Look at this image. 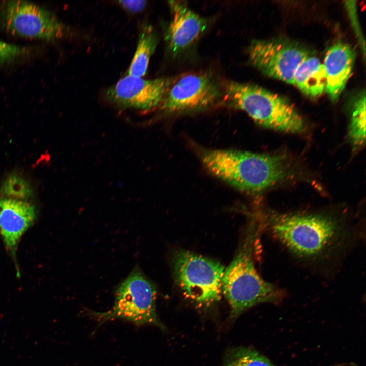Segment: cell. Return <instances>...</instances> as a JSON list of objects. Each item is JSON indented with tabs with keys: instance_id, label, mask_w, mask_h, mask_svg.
Listing matches in <instances>:
<instances>
[{
	"instance_id": "cell-1",
	"label": "cell",
	"mask_w": 366,
	"mask_h": 366,
	"mask_svg": "<svg viewBox=\"0 0 366 366\" xmlns=\"http://www.w3.org/2000/svg\"><path fill=\"white\" fill-rule=\"evenodd\" d=\"M259 223L296 259L313 265L338 260L355 237L352 224L330 213H280L266 211Z\"/></svg>"
},
{
	"instance_id": "cell-2",
	"label": "cell",
	"mask_w": 366,
	"mask_h": 366,
	"mask_svg": "<svg viewBox=\"0 0 366 366\" xmlns=\"http://www.w3.org/2000/svg\"><path fill=\"white\" fill-rule=\"evenodd\" d=\"M200 158L212 175L250 194L260 193L292 174L289 159L281 154L204 149Z\"/></svg>"
},
{
	"instance_id": "cell-3",
	"label": "cell",
	"mask_w": 366,
	"mask_h": 366,
	"mask_svg": "<svg viewBox=\"0 0 366 366\" xmlns=\"http://www.w3.org/2000/svg\"><path fill=\"white\" fill-rule=\"evenodd\" d=\"M261 228L256 221L249 224L238 252L225 269L222 293L229 304L232 319L259 304L279 303L285 297L283 290L264 280L255 268L254 248Z\"/></svg>"
},
{
	"instance_id": "cell-4",
	"label": "cell",
	"mask_w": 366,
	"mask_h": 366,
	"mask_svg": "<svg viewBox=\"0 0 366 366\" xmlns=\"http://www.w3.org/2000/svg\"><path fill=\"white\" fill-rule=\"evenodd\" d=\"M227 99L259 125L290 133H301L304 121L286 98L257 85L234 81L225 85Z\"/></svg>"
},
{
	"instance_id": "cell-5",
	"label": "cell",
	"mask_w": 366,
	"mask_h": 366,
	"mask_svg": "<svg viewBox=\"0 0 366 366\" xmlns=\"http://www.w3.org/2000/svg\"><path fill=\"white\" fill-rule=\"evenodd\" d=\"M174 280L183 296L200 307H208L222 295L225 268L219 261L180 250L172 259Z\"/></svg>"
},
{
	"instance_id": "cell-6",
	"label": "cell",
	"mask_w": 366,
	"mask_h": 366,
	"mask_svg": "<svg viewBox=\"0 0 366 366\" xmlns=\"http://www.w3.org/2000/svg\"><path fill=\"white\" fill-rule=\"evenodd\" d=\"M157 290L138 267L134 268L118 286L112 308L104 312L90 313L102 323L121 319L135 325H150L166 330L156 312Z\"/></svg>"
},
{
	"instance_id": "cell-7",
	"label": "cell",
	"mask_w": 366,
	"mask_h": 366,
	"mask_svg": "<svg viewBox=\"0 0 366 366\" xmlns=\"http://www.w3.org/2000/svg\"><path fill=\"white\" fill-rule=\"evenodd\" d=\"M0 23L13 34L51 41L61 38L66 31L65 25L52 12L22 0L0 4Z\"/></svg>"
},
{
	"instance_id": "cell-8",
	"label": "cell",
	"mask_w": 366,
	"mask_h": 366,
	"mask_svg": "<svg viewBox=\"0 0 366 366\" xmlns=\"http://www.w3.org/2000/svg\"><path fill=\"white\" fill-rule=\"evenodd\" d=\"M248 55L252 65L265 75L294 85L296 69L310 53L296 43L276 39L253 41Z\"/></svg>"
},
{
	"instance_id": "cell-9",
	"label": "cell",
	"mask_w": 366,
	"mask_h": 366,
	"mask_svg": "<svg viewBox=\"0 0 366 366\" xmlns=\"http://www.w3.org/2000/svg\"><path fill=\"white\" fill-rule=\"evenodd\" d=\"M220 95L218 86L209 75L188 74L173 82L160 107L168 113L200 109L214 104Z\"/></svg>"
},
{
	"instance_id": "cell-10",
	"label": "cell",
	"mask_w": 366,
	"mask_h": 366,
	"mask_svg": "<svg viewBox=\"0 0 366 366\" xmlns=\"http://www.w3.org/2000/svg\"><path fill=\"white\" fill-rule=\"evenodd\" d=\"M173 82L170 78L147 80L127 74L106 90L105 98L120 107L148 111L161 105Z\"/></svg>"
},
{
	"instance_id": "cell-11",
	"label": "cell",
	"mask_w": 366,
	"mask_h": 366,
	"mask_svg": "<svg viewBox=\"0 0 366 366\" xmlns=\"http://www.w3.org/2000/svg\"><path fill=\"white\" fill-rule=\"evenodd\" d=\"M172 18L169 24L165 39L173 54L191 46L206 30L207 21L180 1H169Z\"/></svg>"
},
{
	"instance_id": "cell-12",
	"label": "cell",
	"mask_w": 366,
	"mask_h": 366,
	"mask_svg": "<svg viewBox=\"0 0 366 366\" xmlns=\"http://www.w3.org/2000/svg\"><path fill=\"white\" fill-rule=\"evenodd\" d=\"M36 219L35 208L27 201L0 197V236L13 258L20 240Z\"/></svg>"
},
{
	"instance_id": "cell-13",
	"label": "cell",
	"mask_w": 366,
	"mask_h": 366,
	"mask_svg": "<svg viewBox=\"0 0 366 366\" xmlns=\"http://www.w3.org/2000/svg\"><path fill=\"white\" fill-rule=\"evenodd\" d=\"M356 57L348 44L338 42L326 52L323 64L326 76L325 92L336 101L344 90L353 71Z\"/></svg>"
},
{
	"instance_id": "cell-14",
	"label": "cell",
	"mask_w": 366,
	"mask_h": 366,
	"mask_svg": "<svg viewBox=\"0 0 366 366\" xmlns=\"http://www.w3.org/2000/svg\"><path fill=\"white\" fill-rule=\"evenodd\" d=\"M294 85L305 95L317 97L325 92L326 76L324 65L315 56H309L297 67Z\"/></svg>"
},
{
	"instance_id": "cell-15",
	"label": "cell",
	"mask_w": 366,
	"mask_h": 366,
	"mask_svg": "<svg viewBox=\"0 0 366 366\" xmlns=\"http://www.w3.org/2000/svg\"><path fill=\"white\" fill-rule=\"evenodd\" d=\"M157 43V36L151 26L144 27L140 32L135 54L127 71L128 75L138 77L145 75Z\"/></svg>"
},
{
	"instance_id": "cell-16",
	"label": "cell",
	"mask_w": 366,
	"mask_h": 366,
	"mask_svg": "<svg viewBox=\"0 0 366 366\" xmlns=\"http://www.w3.org/2000/svg\"><path fill=\"white\" fill-rule=\"evenodd\" d=\"M349 136L355 146H360L365 141V93L363 90L354 98L351 108Z\"/></svg>"
},
{
	"instance_id": "cell-17",
	"label": "cell",
	"mask_w": 366,
	"mask_h": 366,
	"mask_svg": "<svg viewBox=\"0 0 366 366\" xmlns=\"http://www.w3.org/2000/svg\"><path fill=\"white\" fill-rule=\"evenodd\" d=\"M223 366H276L265 356L251 348L238 347L226 353Z\"/></svg>"
},
{
	"instance_id": "cell-18",
	"label": "cell",
	"mask_w": 366,
	"mask_h": 366,
	"mask_svg": "<svg viewBox=\"0 0 366 366\" xmlns=\"http://www.w3.org/2000/svg\"><path fill=\"white\" fill-rule=\"evenodd\" d=\"M0 192L3 197L26 201L33 190L28 181L16 173L9 175L1 185Z\"/></svg>"
},
{
	"instance_id": "cell-19",
	"label": "cell",
	"mask_w": 366,
	"mask_h": 366,
	"mask_svg": "<svg viewBox=\"0 0 366 366\" xmlns=\"http://www.w3.org/2000/svg\"><path fill=\"white\" fill-rule=\"evenodd\" d=\"M25 48L0 40V62L12 60L25 53Z\"/></svg>"
},
{
	"instance_id": "cell-20",
	"label": "cell",
	"mask_w": 366,
	"mask_h": 366,
	"mask_svg": "<svg viewBox=\"0 0 366 366\" xmlns=\"http://www.w3.org/2000/svg\"><path fill=\"white\" fill-rule=\"evenodd\" d=\"M119 4L126 10L131 12L142 11L147 5L146 1H120Z\"/></svg>"
}]
</instances>
